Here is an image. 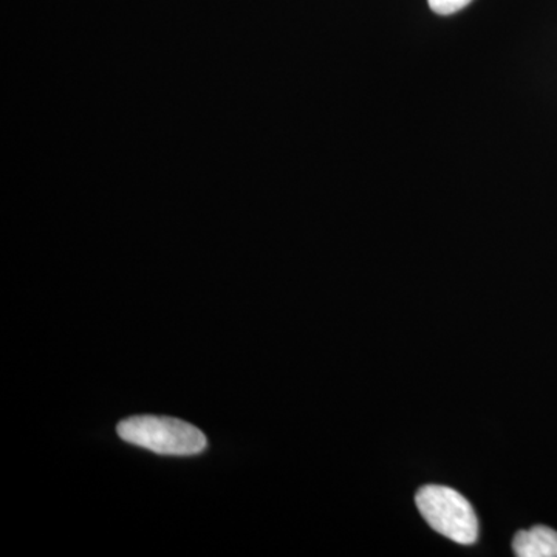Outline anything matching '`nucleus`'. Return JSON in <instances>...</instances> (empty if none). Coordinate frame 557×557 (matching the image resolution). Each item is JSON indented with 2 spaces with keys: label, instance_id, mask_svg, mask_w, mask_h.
I'll return each mask as SVG.
<instances>
[{
  "label": "nucleus",
  "instance_id": "nucleus-3",
  "mask_svg": "<svg viewBox=\"0 0 557 557\" xmlns=\"http://www.w3.org/2000/svg\"><path fill=\"white\" fill-rule=\"evenodd\" d=\"M519 557H557V533L548 527H534L519 531L512 541Z\"/></svg>",
  "mask_w": 557,
  "mask_h": 557
},
{
  "label": "nucleus",
  "instance_id": "nucleus-2",
  "mask_svg": "<svg viewBox=\"0 0 557 557\" xmlns=\"http://www.w3.org/2000/svg\"><path fill=\"white\" fill-rule=\"evenodd\" d=\"M416 502L421 516L437 533L461 545L478 542V515L458 491L448 486H423L418 491Z\"/></svg>",
  "mask_w": 557,
  "mask_h": 557
},
{
  "label": "nucleus",
  "instance_id": "nucleus-1",
  "mask_svg": "<svg viewBox=\"0 0 557 557\" xmlns=\"http://www.w3.org/2000/svg\"><path fill=\"white\" fill-rule=\"evenodd\" d=\"M116 432L131 445L161 456H197L207 449V437L193 424L177 418L138 416L121 421Z\"/></svg>",
  "mask_w": 557,
  "mask_h": 557
},
{
  "label": "nucleus",
  "instance_id": "nucleus-4",
  "mask_svg": "<svg viewBox=\"0 0 557 557\" xmlns=\"http://www.w3.org/2000/svg\"><path fill=\"white\" fill-rule=\"evenodd\" d=\"M472 0H428L429 7L434 13L442 14V16H449L456 14L458 11L467 9Z\"/></svg>",
  "mask_w": 557,
  "mask_h": 557
}]
</instances>
